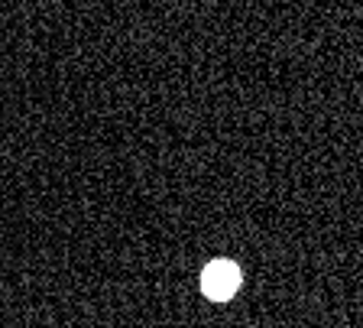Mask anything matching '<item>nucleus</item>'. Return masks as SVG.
Returning a JSON list of instances; mask_svg holds the SVG:
<instances>
[{"label":"nucleus","mask_w":363,"mask_h":328,"mask_svg":"<svg viewBox=\"0 0 363 328\" xmlns=\"http://www.w3.org/2000/svg\"><path fill=\"white\" fill-rule=\"evenodd\" d=\"M201 290H204V296H211V299L234 296L240 290V270H237V263H230V260L208 263L201 273Z\"/></svg>","instance_id":"nucleus-1"}]
</instances>
